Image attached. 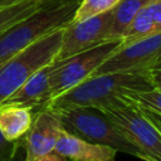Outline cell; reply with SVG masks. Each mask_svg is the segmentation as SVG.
Masks as SVG:
<instances>
[{
  "label": "cell",
  "instance_id": "603a6c76",
  "mask_svg": "<svg viewBox=\"0 0 161 161\" xmlns=\"http://www.w3.org/2000/svg\"><path fill=\"white\" fill-rule=\"evenodd\" d=\"M19 1H23V0H0V6H3V5H10V4H15V3H19Z\"/></svg>",
  "mask_w": 161,
  "mask_h": 161
},
{
  "label": "cell",
  "instance_id": "52a82bcc",
  "mask_svg": "<svg viewBox=\"0 0 161 161\" xmlns=\"http://www.w3.org/2000/svg\"><path fill=\"white\" fill-rule=\"evenodd\" d=\"M161 64V33L116 49L92 75L111 72H148Z\"/></svg>",
  "mask_w": 161,
  "mask_h": 161
},
{
  "label": "cell",
  "instance_id": "9a60e30c",
  "mask_svg": "<svg viewBox=\"0 0 161 161\" xmlns=\"http://www.w3.org/2000/svg\"><path fill=\"white\" fill-rule=\"evenodd\" d=\"M153 34H157V33H156L151 14L147 10V8L143 6L136 14V16L132 19V21L125 30V33L122 35V45L133 43L136 40L147 38Z\"/></svg>",
  "mask_w": 161,
  "mask_h": 161
},
{
  "label": "cell",
  "instance_id": "8fae6325",
  "mask_svg": "<svg viewBox=\"0 0 161 161\" xmlns=\"http://www.w3.org/2000/svg\"><path fill=\"white\" fill-rule=\"evenodd\" d=\"M58 65L59 60L54 59L40 68L3 103H18L33 108L45 106L50 99V78Z\"/></svg>",
  "mask_w": 161,
  "mask_h": 161
},
{
  "label": "cell",
  "instance_id": "9c48e42d",
  "mask_svg": "<svg viewBox=\"0 0 161 161\" xmlns=\"http://www.w3.org/2000/svg\"><path fill=\"white\" fill-rule=\"evenodd\" d=\"M62 131L63 126L58 111L48 106L40 107L34 114L28 132L24 135V161H31L39 156L53 152Z\"/></svg>",
  "mask_w": 161,
  "mask_h": 161
},
{
  "label": "cell",
  "instance_id": "5b68a950",
  "mask_svg": "<svg viewBox=\"0 0 161 161\" xmlns=\"http://www.w3.org/2000/svg\"><path fill=\"white\" fill-rule=\"evenodd\" d=\"M101 109L142 152L146 161H161V121L158 116L133 101Z\"/></svg>",
  "mask_w": 161,
  "mask_h": 161
},
{
  "label": "cell",
  "instance_id": "7a4b0ae2",
  "mask_svg": "<svg viewBox=\"0 0 161 161\" xmlns=\"http://www.w3.org/2000/svg\"><path fill=\"white\" fill-rule=\"evenodd\" d=\"M80 0H70L54 6H43L30 16L0 33V64L18 52L72 21Z\"/></svg>",
  "mask_w": 161,
  "mask_h": 161
},
{
  "label": "cell",
  "instance_id": "2e32d148",
  "mask_svg": "<svg viewBox=\"0 0 161 161\" xmlns=\"http://www.w3.org/2000/svg\"><path fill=\"white\" fill-rule=\"evenodd\" d=\"M121 0H80L72 20L79 21L113 9Z\"/></svg>",
  "mask_w": 161,
  "mask_h": 161
},
{
  "label": "cell",
  "instance_id": "cb8c5ba5",
  "mask_svg": "<svg viewBox=\"0 0 161 161\" xmlns=\"http://www.w3.org/2000/svg\"><path fill=\"white\" fill-rule=\"evenodd\" d=\"M1 64H3V63H1ZM1 64H0V65H1Z\"/></svg>",
  "mask_w": 161,
  "mask_h": 161
},
{
  "label": "cell",
  "instance_id": "ac0fdd59",
  "mask_svg": "<svg viewBox=\"0 0 161 161\" xmlns=\"http://www.w3.org/2000/svg\"><path fill=\"white\" fill-rule=\"evenodd\" d=\"M20 146H21V140L9 141L0 132V161H13Z\"/></svg>",
  "mask_w": 161,
  "mask_h": 161
},
{
  "label": "cell",
  "instance_id": "6da1fadb",
  "mask_svg": "<svg viewBox=\"0 0 161 161\" xmlns=\"http://www.w3.org/2000/svg\"><path fill=\"white\" fill-rule=\"evenodd\" d=\"M148 72H111L91 75L67 92L54 97L45 106L54 109L69 107H98L128 103L130 93L152 89Z\"/></svg>",
  "mask_w": 161,
  "mask_h": 161
},
{
  "label": "cell",
  "instance_id": "ffe728a7",
  "mask_svg": "<svg viewBox=\"0 0 161 161\" xmlns=\"http://www.w3.org/2000/svg\"><path fill=\"white\" fill-rule=\"evenodd\" d=\"M148 77L153 88L161 89V64L151 70H148Z\"/></svg>",
  "mask_w": 161,
  "mask_h": 161
},
{
  "label": "cell",
  "instance_id": "30bf717a",
  "mask_svg": "<svg viewBox=\"0 0 161 161\" xmlns=\"http://www.w3.org/2000/svg\"><path fill=\"white\" fill-rule=\"evenodd\" d=\"M54 152L68 161H114L117 151L109 146L94 143L63 130Z\"/></svg>",
  "mask_w": 161,
  "mask_h": 161
},
{
  "label": "cell",
  "instance_id": "e0dca14e",
  "mask_svg": "<svg viewBox=\"0 0 161 161\" xmlns=\"http://www.w3.org/2000/svg\"><path fill=\"white\" fill-rule=\"evenodd\" d=\"M127 97L161 118V89L152 88L148 91L135 92L127 94Z\"/></svg>",
  "mask_w": 161,
  "mask_h": 161
},
{
  "label": "cell",
  "instance_id": "5bb4252c",
  "mask_svg": "<svg viewBox=\"0 0 161 161\" xmlns=\"http://www.w3.org/2000/svg\"><path fill=\"white\" fill-rule=\"evenodd\" d=\"M45 6V0H23L0 6V33Z\"/></svg>",
  "mask_w": 161,
  "mask_h": 161
},
{
  "label": "cell",
  "instance_id": "4fadbf2b",
  "mask_svg": "<svg viewBox=\"0 0 161 161\" xmlns=\"http://www.w3.org/2000/svg\"><path fill=\"white\" fill-rule=\"evenodd\" d=\"M148 1L150 0H121L112 9V21L109 26L108 39L122 40V35L132 19L143 6L147 5Z\"/></svg>",
  "mask_w": 161,
  "mask_h": 161
},
{
  "label": "cell",
  "instance_id": "8992f818",
  "mask_svg": "<svg viewBox=\"0 0 161 161\" xmlns=\"http://www.w3.org/2000/svg\"><path fill=\"white\" fill-rule=\"evenodd\" d=\"M121 39L107 40L75 55L60 59L58 68L53 72L50 78V99L91 77L93 72L121 47Z\"/></svg>",
  "mask_w": 161,
  "mask_h": 161
},
{
  "label": "cell",
  "instance_id": "44dd1931",
  "mask_svg": "<svg viewBox=\"0 0 161 161\" xmlns=\"http://www.w3.org/2000/svg\"><path fill=\"white\" fill-rule=\"evenodd\" d=\"M31 161H68V160L53 151V152H49V153H47V155L39 156V157H36V158H34V160H31Z\"/></svg>",
  "mask_w": 161,
  "mask_h": 161
},
{
  "label": "cell",
  "instance_id": "7c38bea8",
  "mask_svg": "<svg viewBox=\"0 0 161 161\" xmlns=\"http://www.w3.org/2000/svg\"><path fill=\"white\" fill-rule=\"evenodd\" d=\"M33 107L18 103L0 104V132L9 141H19L28 132L34 112Z\"/></svg>",
  "mask_w": 161,
  "mask_h": 161
},
{
  "label": "cell",
  "instance_id": "277c9868",
  "mask_svg": "<svg viewBox=\"0 0 161 161\" xmlns=\"http://www.w3.org/2000/svg\"><path fill=\"white\" fill-rule=\"evenodd\" d=\"M63 28L36 39L0 65V104L35 72L57 58Z\"/></svg>",
  "mask_w": 161,
  "mask_h": 161
},
{
  "label": "cell",
  "instance_id": "ba28073f",
  "mask_svg": "<svg viewBox=\"0 0 161 161\" xmlns=\"http://www.w3.org/2000/svg\"><path fill=\"white\" fill-rule=\"evenodd\" d=\"M112 21V9L98 15L74 21L63 28L62 43L55 59H65L83 50L102 44L108 39Z\"/></svg>",
  "mask_w": 161,
  "mask_h": 161
},
{
  "label": "cell",
  "instance_id": "3957f363",
  "mask_svg": "<svg viewBox=\"0 0 161 161\" xmlns=\"http://www.w3.org/2000/svg\"><path fill=\"white\" fill-rule=\"evenodd\" d=\"M55 111L59 113L63 130L69 133L146 161L142 152L125 137L117 125L101 108L83 106Z\"/></svg>",
  "mask_w": 161,
  "mask_h": 161
},
{
  "label": "cell",
  "instance_id": "7402d4cb",
  "mask_svg": "<svg viewBox=\"0 0 161 161\" xmlns=\"http://www.w3.org/2000/svg\"><path fill=\"white\" fill-rule=\"evenodd\" d=\"M67 1H70V0H45V6H54V5L67 3Z\"/></svg>",
  "mask_w": 161,
  "mask_h": 161
},
{
  "label": "cell",
  "instance_id": "d6986e66",
  "mask_svg": "<svg viewBox=\"0 0 161 161\" xmlns=\"http://www.w3.org/2000/svg\"><path fill=\"white\" fill-rule=\"evenodd\" d=\"M146 8L151 14L156 33H161V0H150Z\"/></svg>",
  "mask_w": 161,
  "mask_h": 161
}]
</instances>
